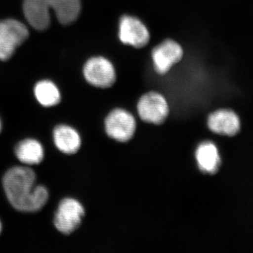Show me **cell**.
<instances>
[{
  "mask_svg": "<svg viewBox=\"0 0 253 253\" xmlns=\"http://www.w3.org/2000/svg\"><path fill=\"white\" fill-rule=\"evenodd\" d=\"M36 173L27 167L11 168L3 177L5 194L10 204L18 211L35 212L47 203L49 193L44 186L36 185Z\"/></svg>",
  "mask_w": 253,
  "mask_h": 253,
  "instance_id": "cell-1",
  "label": "cell"
},
{
  "mask_svg": "<svg viewBox=\"0 0 253 253\" xmlns=\"http://www.w3.org/2000/svg\"><path fill=\"white\" fill-rule=\"evenodd\" d=\"M81 0H24L23 11L30 25L38 31H44L50 25L49 11L52 10L60 23L74 22L81 12Z\"/></svg>",
  "mask_w": 253,
  "mask_h": 253,
  "instance_id": "cell-2",
  "label": "cell"
},
{
  "mask_svg": "<svg viewBox=\"0 0 253 253\" xmlns=\"http://www.w3.org/2000/svg\"><path fill=\"white\" fill-rule=\"evenodd\" d=\"M136 116L123 108L110 111L104 120L105 133L110 139L120 143L130 141L136 132Z\"/></svg>",
  "mask_w": 253,
  "mask_h": 253,
  "instance_id": "cell-3",
  "label": "cell"
},
{
  "mask_svg": "<svg viewBox=\"0 0 253 253\" xmlns=\"http://www.w3.org/2000/svg\"><path fill=\"white\" fill-rule=\"evenodd\" d=\"M136 116L142 122L159 126L166 122L170 113L169 101L164 95L151 91L141 95L136 104Z\"/></svg>",
  "mask_w": 253,
  "mask_h": 253,
  "instance_id": "cell-4",
  "label": "cell"
},
{
  "mask_svg": "<svg viewBox=\"0 0 253 253\" xmlns=\"http://www.w3.org/2000/svg\"><path fill=\"white\" fill-rule=\"evenodd\" d=\"M85 215L84 205L77 199L66 198L61 201L55 214V227L65 235H70L81 227Z\"/></svg>",
  "mask_w": 253,
  "mask_h": 253,
  "instance_id": "cell-5",
  "label": "cell"
},
{
  "mask_svg": "<svg viewBox=\"0 0 253 253\" xmlns=\"http://www.w3.org/2000/svg\"><path fill=\"white\" fill-rule=\"evenodd\" d=\"M28 36L27 28L20 21L14 19L0 21V59H10Z\"/></svg>",
  "mask_w": 253,
  "mask_h": 253,
  "instance_id": "cell-6",
  "label": "cell"
},
{
  "mask_svg": "<svg viewBox=\"0 0 253 253\" xmlns=\"http://www.w3.org/2000/svg\"><path fill=\"white\" fill-rule=\"evenodd\" d=\"M84 76L89 84L101 89L111 87L116 81L114 66L102 56L91 58L86 61Z\"/></svg>",
  "mask_w": 253,
  "mask_h": 253,
  "instance_id": "cell-7",
  "label": "cell"
},
{
  "mask_svg": "<svg viewBox=\"0 0 253 253\" xmlns=\"http://www.w3.org/2000/svg\"><path fill=\"white\" fill-rule=\"evenodd\" d=\"M119 38L123 44L141 48L149 42L150 33L139 18L125 15L120 21Z\"/></svg>",
  "mask_w": 253,
  "mask_h": 253,
  "instance_id": "cell-8",
  "label": "cell"
},
{
  "mask_svg": "<svg viewBox=\"0 0 253 253\" xmlns=\"http://www.w3.org/2000/svg\"><path fill=\"white\" fill-rule=\"evenodd\" d=\"M208 129L217 136H233L241 129V121L234 111L230 109H218L208 114Z\"/></svg>",
  "mask_w": 253,
  "mask_h": 253,
  "instance_id": "cell-9",
  "label": "cell"
},
{
  "mask_svg": "<svg viewBox=\"0 0 253 253\" xmlns=\"http://www.w3.org/2000/svg\"><path fill=\"white\" fill-rule=\"evenodd\" d=\"M181 46L172 40H166L154 48L152 59L156 72L161 75L167 73L174 65L183 57Z\"/></svg>",
  "mask_w": 253,
  "mask_h": 253,
  "instance_id": "cell-10",
  "label": "cell"
},
{
  "mask_svg": "<svg viewBox=\"0 0 253 253\" xmlns=\"http://www.w3.org/2000/svg\"><path fill=\"white\" fill-rule=\"evenodd\" d=\"M195 161L200 172L214 175L220 169L221 156L219 147L214 141H201L194 153Z\"/></svg>",
  "mask_w": 253,
  "mask_h": 253,
  "instance_id": "cell-11",
  "label": "cell"
},
{
  "mask_svg": "<svg viewBox=\"0 0 253 253\" xmlns=\"http://www.w3.org/2000/svg\"><path fill=\"white\" fill-rule=\"evenodd\" d=\"M53 135L55 145L63 154H76L81 149L83 140L81 134L72 126L65 125L57 126Z\"/></svg>",
  "mask_w": 253,
  "mask_h": 253,
  "instance_id": "cell-12",
  "label": "cell"
},
{
  "mask_svg": "<svg viewBox=\"0 0 253 253\" xmlns=\"http://www.w3.org/2000/svg\"><path fill=\"white\" fill-rule=\"evenodd\" d=\"M16 157L23 164L33 166L40 164L44 158V149L36 139H25L16 146Z\"/></svg>",
  "mask_w": 253,
  "mask_h": 253,
  "instance_id": "cell-13",
  "label": "cell"
},
{
  "mask_svg": "<svg viewBox=\"0 0 253 253\" xmlns=\"http://www.w3.org/2000/svg\"><path fill=\"white\" fill-rule=\"evenodd\" d=\"M35 94L40 104L45 107L56 106L61 100L57 86L49 81L39 82L35 87Z\"/></svg>",
  "mask_w": 253,
  "mask_h": 253,
  "instance_id": "cell-14",
  "label": "cell"
},
{
  "mask_svg": "<svg viewBox=\"0 0 253 253\" xmlns=\"http://www.w3.org/2000/svg\"><path fill=\"white\" fill-rule=\"evenodd\" d=\"M1 221H0V234H1Z\"/></svg>",
  "mask_w": 253,
  "mask_h": 253,
  "instance_id": "cell-15",
  "label": "cell"
},
{
  "mask_svg": "<svg viewBox=\"0 0 253 253\" xmlns=\"http://www.w3.org/2000/svg\"><path fill=\"white\" fill-rule=\"evenodd\" d=\"M1 130V121H0V131Z\"/></svg>",
  "mask_w": 253,
  "mask_h": 253,
  "instance_id": "cell-16",
  "label": "cell"
}]
</instances>
